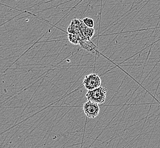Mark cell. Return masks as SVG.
I'll return each mask as SVG.
<instances>
[{
  "mask_svg": "<svg viewBox=\"0 0 160 148\" xmlns=\"http://www.w3.org/2000/svg\"><path fill=\"white\" fill-rule=\"evenodd\" d=\"M107 95V89L105 87L97 88L93 90L88 91L86 94L87 100L93 103L99 104H102L106 101Z\"/></svg>",
  "mask_w": 160,
  "mask_h": 148,
  "instance_id": "1",
  "label": "cell"
},
{
  "mask_svg": "<svg viewBox=\"0 0 160 148\" xmlns=\"http://www.w3.org/2000/svg\"><path fill=\"white\" fill-rule=\"evenodd\" d=\"M102 79L96 73L85 76L83 81L84 87L87 91L93 90L101 86Z\"/></svg>",
  "mask_w": 160,
  "mask_h": 148,
  "instance_id": "2",
  "label": "cell"
},
{
  "mask_svg": "<svg viewBox=\"0 0 160 148\" xmlns=\"http://www.w3.org/2000/svg\"><path fill=\"white\" fill-rule=\"evenodd\" d=\"M85 115L90 119H95L99 115L100 107L98 104L88 100L83 106Z\"/></svg>",
  "mask_w": 160,
  "mask_h": 148,
  "instance_id": "3",
  "label": "cell"
},
{
  "mask_svg": "<svg viewBox=\"0 0 160 148\" xmlns=\"http://www.w3.org/2000/svg\"><path fill=\"white\" fill-rule=\"evenodd\" d=\"M80 46L90 52L95 53L96 52L97 47L96 45L90 41L89 39H80L79 41Z\"/></svg>",
  "mask_w": 160,
  "mask_h": 148,
  "instance_id": "4",
  "label": "cell"
},
{
  "mask_svg": "<svg viewBox=\"0 0 160 148\" xmlns=\"http://www.w3.org/2000/svg\"><path fill=\"white\" fill-rule=\"evenodd\" d=\"M68 41L71 43H72L74 45H79L80 38L76 34L68 33Z\"/></svg>",
  "mask_w": 160,
  "mask_h": 148,
  "instance_id": "5",
  "label": "cell"
},
{
  "mask_svg": "<svg viewBox=\"0 0 160 148\" xmlns=\"http://www.w3.org/2000/svg\"><path fill=\"white\" fill-rule=\"evenodd\" d=\"M95 32V30L94 28L88 27L86 26L84 30V36H85V37L87 38L90 39L93 36H94Z\"/></svg>",
  "mask_w": 160,
  "mask_h": 148,
  "instance_id": "6",
  "label": "cell"
},
{
  "mask_svg": "<svg viewBox=\"0 0 160 148\" xmlns=\"http://www.w3.org/2000/svg\"><path fill=\"white\" fill-rule=\"evenodd\" d=\"M82 21L83 22L84 24L88 27H92L93 28L95 26V22L94 20L89 17H86L83 19H82Z\"/></svg>",
  "mask_w": 160,
  "mask_h": 148,
  "instance_id": "7",
  "label": "cell"
}]
</instances>
